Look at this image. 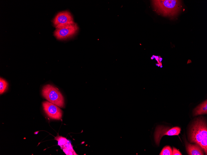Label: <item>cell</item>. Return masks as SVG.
<instances>
[{
	"mask_svg": "<svg viewBox=\"0 0 207 155\" xmlns=\"http://www.w3.org/2000/svg\"><path fill=\"white\" fill-rule=\"evenodd\" d=\"M189 140L191 143L199 145L207 155V127L205 121L200 118L194 122L190 129Z\"/></svg>",
	"mask_w": 207,
	"mask_h": 155,
	"instance_id": "1",
	"label": "cell"
},
{
	"mask_svg": "<svg viewBox=\"0 0 207 155\" xmlns=\"http://www.w3.org/2000/svg\"><path fill=\"white\" fill-rule=\"evenodd\" d=\"M151 2L153 8L158 14L170 18L178 15L182 7L180 0H152Z\"/></svg>",
	"mask_w": 207,
	"mask_h": 155,
	"instance_id": "2",
	"label": "cell"
},
{
	"mask_svg": "<svg viewBox=\"0 0 207 155\" xmlns=\"http://www.w3.org/2000/svg\"><path fill=\"white\" fill-rule=\"evenodd\" d=\"M43 97L48 101L59 107L64 106V97L56 87L50 84L44 86L42 89Z\"/></svg>",
	"mask_w": 207,
	"mask_h": 155,
	"instance_id": "3",
	"label": "cell"
},
{
	"mask_svg": "<svg viewBox=\"0 0 207 155\" xmlns=\"http://www.w3.org/2000/svg\"><path fill=\"white\" fill-rule=\"evenodd\" d=\"M79 29L76 23L56 28L54 34L59 40H64L72 37L77 33Z\"/></svg>",
	"mask_w": 207,
	"mask_h": 155,
	"instance_id": "4",
	"label": "cell"
},
{
	"mask_svg": "<svg viewBox=\"0 0 207 155\" xmlns=\"http://www.w3.org/2000/svg\"><path fill=\"white\" fill-rule=\"evenodd\" d=\"M181 128L176 127L170 128V127L158 126L155 130L154 137L156 144L159 145L161 138L164 135L169 136L178 135L180 133Z\"/></svg>",
	"mask_w": 207,
	"mask_h": 155,
	"instance_id": "5",
	"label": "cell"
},
{
	"mask_svg": "<svg viewBox=\"0 0 207 155\" xmlns=\"http://www.w3.org/2000/svg\"><path fill=\"white\" fill-rule=\"evenodd\" d=\"M52 22L56 28L75 23L72 15L68 11H63L58 12L55 16Z\"/></svg>",
	"mask_w": 207,
	"mask_h": 155,
	"instance_id": "6",
	"label": "cell"
},
{
	"mask_svg": "<svg viewBox=\"0 0 207 155\" xmlns=\"http://www.w3.org/2000/svg\"><path fill=\"white\" fill-rule=\"evenodd\" d=\"M43 110L47 115L51 118L60 120L62 115V112L58 106L49 101L42 103Z\"/></svg>",
	"mask_w": 207,
	"mask_h": 155,
	"instance_id": "7",
	"label": "cell"
},
{
	"mask_svg": "<svg viewBox=\"0 0 207 155\" xmlns=\"http://www.w3.org/2000/svg\"><path fill=\"white\" fill-rule=\"evenodd\" d=\"M186 148L188 155H204L203 150L199 145L197 144H191L186 142Z\"/></svg>",
	"mask_w": 207,
	"mask_h": 155,
	"instance_id": "8",
	"label": "cell"
},
{
	"mask_svg": "<svg viewBox=\"0 0 207 155\" xmlns=\"http://www.w3.org/2000/svg\"><path fill=\"white\" fill-rule=\"evenodd\" d=\"M207 113V100H206L196 107L193 110L194 116Z\"/></svg>",
	"mask_w": 207,
	"mask_h": 155,
	"instance_id": "9",
	"label": "cell"
},
{
	"mask_svg": "<svg viewBox=\"0 0 207 155\" xmlns=\"http://www.w3.org/2000/svg\"><path fill=\"white\" fill-rule=\"evenodd\" d=\"M54 139L58 142V145L62 149L64 148L68 147L72 144L66 138L61 136H57L55 137Z\"/></svg>",
	"mask_w": 207,
	"mask_h": 155,
	"instance_id": "10",
	"label": "cell"
},
{
	"mask_svg": "<svg viewBox=\"0 0 207 155\" xmlns=\"http://www.w3.org/2000/svg\"><path fill=\"white\" fill-rule=\"evenodd\" d=\"M8 83L4 80L2 78L0 79V93H4L7 88Z\"/></svg>",
	"mask_w": 207,
	"mask_h": 155,
	"instance_id": "11",
	"label": "cell"
},
{
	"mask_svg": "<svg viewBox=\"0 0 207 155\" xmlns=\"http://www.w3.org/2000/svg\"><path fill=\"white\" fill-rule=\"evenodd\" d=\"M172 149L171 147L169 146H166L164 147L159 155H172Z\"/></svg>",
	"mask_w": 207,
	"mask_h": 155,
	"instance_id": "12",
	"label": "cell"
},
{
	"mask_svg": "<svg viewBox=\"0 0 207 155\" xmlns=\"http://www.w3.org/2000/svg\"><path fill=\"white\" fill-rule=\"evenodd\" d=\"M62 149L64 152L67 155H77L73 149V146L65 148Z\"/></svg>",
	"mask_w": 207,
	"mask_h": 155,
	"instance_id": "13",
	"label": "cell"
},
{
	"mask_svg": "<svg viewBox=\"0 0 207 155\" xmlns=\"http://www.w3.org/2000/svg\"><path fill=\"white\" fill-rule=\"evenodd\" d=\"M172 155H182V153L179 152L177 149L174 148V147H173L172 152Z\"/></svg>",
	"mask_w": 207,
	"mask_h": 155,
	"instance_id": "14",
	"label": "cell"
},
{
	"mask_svg": "<svg viewBox=\"0 0 207 155\" xmlns=\"http://www.w3.org/2000/svg\"><path fill=\"white\" fill-rule=\"evenodd\" d=\"M191 62H192V61H191V60H188V61H187V64H188V63H191Z\"/></svg>",
	"mask_w": 207,
	"mask_h": 155,
	"instance_id": "15",
	"label": "cell"
}]
</instances>
